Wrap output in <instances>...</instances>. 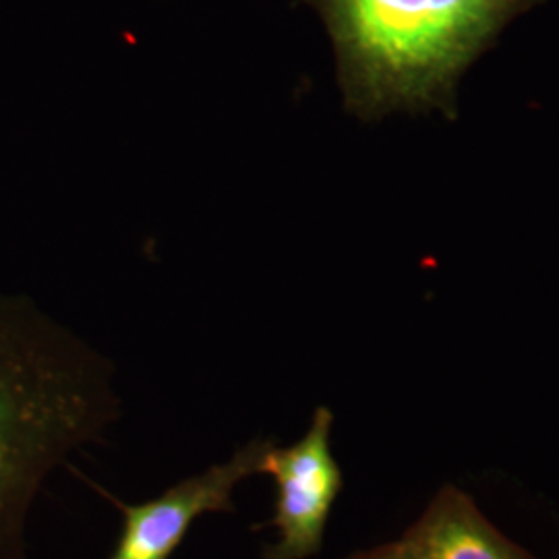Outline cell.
Wrapping results in <instances>:
<instances>
[{
    "instance_id": "cell-1",
    "label": "cell",
    "mask_w": 559,
    "mask_h": 559,
    "mask_svg": "<svg viewBox=\"0 0 559 559\" xmlns=\"http://www.w3.org/2000/svg\"><path fill=\"white\" fill-rule=\"evenodd\" d=\"M117 419L108 362L34 302L0 293V559L27 558L46 480Z\"/></svg>"
},
{
    "instance_id": "cell-2",
    "label": "cell",
    "mask_w": 559,
    "mask_h": 559,
    "mask_svg": "<svg viewBox=\"0 0 559 559\" xmlns=\"http://www.w3.org/2000/svg\"><path fill=\"white\" fill-rule=\"evenodd\" d=\"M334 44L344 104L456 117L459 83L501 32L543 0H307Z\"/></svg>"
},
{
    "instance_id": "cell-3",
    "label": "cell",
    "mask_w": 559,
    "mask_h": 559,
    "mask_svg": "<svg viewBox=\"0 0 559 559\" xmlns=\"http://www.w3.org/2000/svg\"><path fill=\"white\" fill-rule=\"evenodd\" d=\"M334 415L320 406L307 433L288 448L267 450L261 475H270L278 487L274 526L278 543L265 559H307L323 545L325 524L342 489V473L332 454Z\"/></svg>"
},
{
    "instance_id": "cell-4",
    "label": "cell",
    "mask_w": 559,
    "mask_h": 559,
    "mask_svg": "<svg viewBox=\"0 0 559 559\" xmlns=\"http://www.w3.org/2000/svg\"><path fill=\"white\" fill-rule=\"evenodd\" d=\"M272 441L253 440L230 459L195 477L180 480L160 498L145 503H120L122 535L110 559H168L191 524L203 514L230 512L235 489L242 480L261 475Z\"/></svg>"
},
{
    "instance_id": "cell-5",
    "label": "cell",
    "mask_w": 559,
    "mask_h": 559,
    "mask_svg": "<svg viewBox=\"0 0 559 559\" xmlns=\"http://www.w3.org/2000/svg\"><path fill=\"white\" fill-rule=\"evenodd\" d=\"M400 559H535L485 519L464 491L443 487L396 543Z\"/></svg>"
},
{
    "instance_id": "cell-6",
    "label": "cell",
    "mask_w": 559,
    "mask_h": 559,
    "mask_svg": "<svg viewBox=\"0 0 559 559\" xmlns=\"http://www.w3.org/2000/svg\"><path fill=\"white\" fill-rule=\"evenodd\" d=\"M353 559H400L399 547L396 543H390V545H381L378 549H371V551H365L357 558Z\"/></svg>"
}]
</instances>
